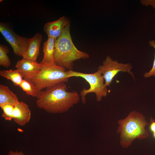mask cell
I'll list each match as a JSON object with an SVG mask.
<instances>
[{"mask_svg": "<svg viewBox=\"0 0 155 155\" xmlns=\"http://www.w3.org/2000/svg\"><path fill=\"white\" fill-rule=\"evenodd\" d=\"M36 104L48 113L56 114L66 112L79 102L80 95L75 91H67L62 82L41 90L36 98Z\"/></svg>", "mask_w": 155, "mask_h": 155, "instance_id": "6da1fadb", "label": "cell"}, {"mask_svg": "<svg viewBox=\"0 0 155 155\" xmlns=\"http://www.w3.org/2000/svg\"><path fill=\"white\" fill-rule=\"evenodd\" d=\"M70 24L65 28L55 41L54 57L57 65L72 70L75 61L89 58V55L78 50L73 44L70 33Z\"/></svg>", "mask_w": 155, "mask_h": 155, "instance_id": "7a4b0ae2", "label": "cell"}, {"mask_svg": "<svg viewBox=\"0 0 155 155\" xmlns=\"http://www.w3.org/2000/svg\"><path fill=\"white\" fill-rule=\"evenodd\" d=\"M142 114L133 111L124 119L118 121L117 132L120 134V144L123 147L127 148L136 139L148 137L149 134L145 127L148 124Z\"/></svg>", "mask_w": 155, "mask_h": 155, "instance_id": "3957f363", "label": "cell"}, {"mask_svg": "<svg viewBox=\"0 0 155 155\" xmlns=\"http://www.w3.org/2000/svg\"><path fill=\"white\" fill-rule=\"evenodd\" d=\"M69 76V70L55 64L49 66L41 65L40 71L30 80L35 84L39 91L57 84L68 81Z\"/></svg>", "mask_w": 155, "mask_h": 155, "instance_id": "277c9868", "label": "cell"}, {"mask_svg": "<svg viewBox=\"0 0 155 155\" xmlns=\"http://www.w3.org/2000/svg\"><path fill=\"white\" fill-rule=\"evenodd\" d=\"M70 78L76 77L84 78L89 84L90 88L88 89L83 88L81 91L82 102L86 103V96L88 93H94L96 96V100L100 102L102 98L106 96L108 92L107 87L105 84V81L103 75L98 70L91 73H86L81 72L69 70Z\"/></svg>", "mask_w": 155, "mask_h": 155, "instance_id": "5b68a950", "label": "cell"}, {"mask_svg": "<svg viewBox=\"0 0 155 155\" xmlns=\"http://www.w3.org/2000/svg\"><path fill=\"white\" fill-rule=\"evenodd\" d=\"M132 68L130 63H120L108 56L103 61L102 65L98 67V70L103 75L105 85L108 87L115 75L120 72H127L134 78L133 73L131 71Z\"/></svg>", "mask_w": 155, "mask_h": 155, "instance_id": "8992f818", "label": "cell"}, {"mask_svg": "<svg viewBox=\"0 0 155 155\" xmlns=\"http://www.w3.org/2000/svg\"><path fill=\"white\" fill-rule=\"evenodd\" d=\"M0 32L11 46L14 54L23 57L28 49L29 38L18 34L6 23L2 22H0Z\"/></svg>", "mask_w": 155, "mask_h": 155, "instance_id": "52a82bcc", "label": "cell"}, {"mask_svg": "<svg viewBox=\"0 0 155 155\" xmlns=\"http://www.w3.org/2000/svg\"><path fill=\"white\" fill-rule=\"evenodd\" d=\"M15 67L24 79L31 80L40 71L41 65L36 61L23 58L18 61Z\"/></svg>", "mask_w": 155, "mask_h": 155, "instance_id": "ba28073f", "label": "cell"}, {"mask_svg": "<svg viewBox=\"0 0 155 155\" xmlns=\"http://www.w3.org/2000/svg\"><path fill=\"white\" fill-rule=\"evenodd\" d=\"M70 22L65 16L61 17L57 20L46 23L43 27L48 37L56 40L63 33Z\"/></svg>", "mask_w": 155, "mask_h": 155, "instance_id": "9c48e42d", "label": "cell"}, {"mask_svg": "<svg viewBox=\"0 0 155 155\" xmlns=\"http://www.w3.org/2000/svg\"><path fill=\"white\" fill-rule=\"evenodd\" d=\"M31 112L28 105L23 102H19L14 106L13 119L17 124L24 126L30 119Z\"/></svg>", "mask_w": 155, "mask_h": 155, "instance_id": "30bf717a", "label": "cell"}, {"mask_svg": "<svg viewBox=\"0 0 155 155\" xmlns=\"http://www.w3.org/2000/svg\"><path fill=\"white\" fill-rule=\"evenodd\" d=\"M56 40L48 37L47 40L44 42L43 47V57L40 63L41 65L49 66L55 64L54 54Z\"/></svg>", "mask_w": 155, "mask_h": 155, "instance_id": "8fae6325", "label": "cell"}, {"mask_svg": "<svg viewBox=\"0 0 155 155\" xmlns=\"http://www.w3.org/2000/svg\"><path fill=\"white\" fill-rule=\"evenodd\" d=\"M42 39V34L36 33L32 37L29 38L28 49L23 58L36 61L40 52V48Z\"/></svg>", "mask_w": 155, "mask_h": 155, "instance_id": "7c38bea8", "label": "cell"}, {"mask_svg": "<svg viewBox=\"0 0 155 155\" xmlns=\"http://www.w3.org/2000/svg\"><path fill=\"white\" fill-rule=\"evenodd\" d=\"M19 102L16 94L7 86L0 85V105L9 104L14 106Z\"/></svg>", "mask_w": 155, "mask_h": 155, "instance_id": "4fadbf2b", "label": "cell"}, {"mask_svg": "<svg viewBox=\"0 0 155 155\" xmlns=\"http://www.w3.org/2000/svg\"><path fill=\"white\" fill-rule=\"evenodd\" d=\"M0 75L11 81L16 86L20 87L23 80V76L20 71L18 69L0 71Z\"/></svg>", "mask_w": 155, "mask_h": 155, "instance_id": "5bb4252c", "label": "cell"}, {"mask_svg": "<svg viewBox=\"0 0 155 155\" xmlns=\"http://www.w3.org/2000/svg\"><path fill=\"white\" fill-rule=\"evenodd\" d=\"M20 87L26 92L27 94L37 98L41 91L37 88L34 83L30 80L24 79Z\"/></svg>", "mask_w": 155, "mask_h": 155, "instance_id": "9a60e30c", "label": "cell"}, {"mask_svg": "<svg viewBox=\"0 0 155 155\" xmlns=\"http://www.w3.org/2000/svg\"><path fill=\"white\" fill-rule=\"evenodd\" d=\"M9 52L8 47L5 45H0V65L8 67L11 65V62L7 54Z\"/></svg>", "mask_w": 155, "mask_h": 155, "instance_id": "2e32d148", "label": "cell"}, {"mask_svg": "<svg viewBox=\"0 0 155 155\" xmlns=\"http://www.w3.org/2000/svg\"><path fill=\"white\" fill-rule=\"evenodd\" d=\"M3 111L2 116L6 121H10L13 119V112L14 106L9 104L0 105Z\"/></svg>", "mask_w": 155, "mask_h": 155, "instance_id": "e0dca14e", "label": "cell"}, {"mask_svg": "<svg viewBox=\"0 0 155 155\" xmlns=\"http://www.w3.org/2000/svg\"><path fill=\"white\" fill-rule=\"evenodd\" d=\"M149 45L155 49V41L154 40H150L149 42ZM145 78L150 77L152 76H155V54L152 69L148 72L145 73L144 75Z\"/></svg>", "mask_w": 155, "mask_h": 155, "instance_id": "ac0fdd59", "label": "cell"}, {"mask_svg": "<svg viewBox=\"0 0 155 155\" xmlns=\"http://www.w3.org/2000/svg\"><path fill=\"white\" fill-rule=\"evenodd\" d=\"M141 3L143 5L145 6H148L150 5L155 9V0H141Z\"/></svg>", "mask_w": 155, "mask_h": 155, "instance_id": "d6986e66", "label": "cell"}, {"mask_svg": "<svg viewBox=\"0 0 155 155\" xmlns=\"http://www.w3.org/2000/svg\"><path fill=\"white\" fill-rule=\"evenodd\" d=\"M150 123L149 130L153 133L155 132V120L151 117Z\"/></svg>", "mask_w": 155, "mask_h": 155, "instance_id": "ffe728a7", "label": "cell"}, {"mask_svg": "<svg viewBox=\"0 0 155 155\" xmlns=\"http://www.w3.org/2000/svg\"><path fill=\"white\" fill-rule=\"evenodd\" d=\"M8 155H25L22 151H13L11 150L8 152Z\"/></svg>", "mask_w": 155, "mask_h": 155, "instance_id": "44dd1931", "label": "cell"}, {"mask_svg": "<svg viewBox=\"0 0 155 155\" xmlns=\"http://www.w3.org/2000/svg\"><path fill=\"white\" fill-rule=\"evenodd\" d=\"M153 133V136L154 138L155 139V132Z\"/></svg>", "mask_w": 155, "mask_h": 155, "instance_id": "7402d4cb", "label": "cell"}]
</instances>
